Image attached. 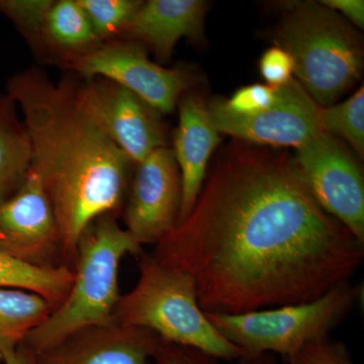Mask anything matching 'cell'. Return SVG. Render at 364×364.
<instances>
[{
	"mask_svg": "<svg viewBox=\"0 0 364 364\" xmlns=\"http://www.w3.org/2000/svg\"><path fill=\"white\" fill-rule=\"evenodd\" d=\"M177 107L179 122L171 149L181 177V203L177 221L179 225L195 207L207 176L208 161L221 142V136L200 95L186 93L179 100Z\"/></svg>",
	"mask_w": 364,
	"mask_h": 364,
	"instance_id": "obj_14",
	"label": "cell"
},
{
	"mask_svg": "<svg viewBox=\"0 0 364 364\" xmlns=\"http://www.w3.org/2000/svg\"><path fill=\"white\" fill-rule=\"evenodd\" d=\"M102 43L119 40L138 9L141 0H78Z\"/></svg>",
	"mask_w": 364,
	"mask_h": 364,
	"instance_id": "obj_21",
	"label": "cell"
},
{
	"mask_svg": "<svg viewBox=\"0 0 364 364\" xmlns=\"http://www.w3.org/2000/svg\"><path fill=\"white\" fill-rule=\"evenodd\" d=\"M73 77L83 111L134 167L155 150L167 147L163 114L152 105L109 79Z\"/></svg>",
	"mask_w": 364,
	"mask_h": 364,
	"instance_id": "obj_9",
	"label": "cell"
},
{
	"mask_svg": "<svg viewBox=\"0 0 364 364\" xmlns=\"http://www.w3.org/2000/svg\"><path fill=\"white\" fill-rule=\"evenodd\" d=\"M0 252L33 267H63L56 215L32 167L21 188L0 205Z\"/></svg>",
	"mask_w": 364,
	"mask_h": 364,
	"instance_id": "obj_11",
	"label": "cell"
},
{
	"mask_svg": "<svg viewBox=\"0 0 364 364\" xmlns=\"http://www.w3.org/2000/svg\"><path fill=\"white\" fill-rule=\"evenodd\" d=\"M65 71L86 80L109 79L135 93L163 116L176 111L181 98L198 82V74L191 67L165 68L151 61L144 46L121 39L104 43Z\"/></svg>",
	"mask_w": 364,
	"mask_h": 364,
	"instance_id": "obj_7",
	"label": "cell"
},
{
	"mask_svg": "<svg viewBox=\"0 0 364 364\" xmlns=\"http://www.w3.org/2000/svg\"><path fill=\"white\" fill-rule=\"evenodd\" d=\"M33 157L30 138L18 107L6 93L0 95V205L21 188Z\"/></svg>",
	"mask_w": 364,
	"mask_h": 364,
	"instance_id": "obj_17",
	"label": "cell"
},
{
	"mask_svg": "<svg viewBox=\"0 0 364 364\" xmlns=\"http://www.w3.org/2000/svg\"><path fill=\"white\" fill-rule=\"evenodd\" d=\"M140 277L121 296L114 322L154 332L170 343L191 347L219 360L237 361L245 354L215 329L198 304L195 282L179 268L141 253Z\"/></svg>",
	"mask_w": 364,
	"mask_h": 364,
	"instance_id": "obj_4",
	"label": "cell"
},
{
	"mask_svg": "<svg viewBox=\"0 0 364 364\" xmlns=\"http://www.w3.org/2000/svg\"><path fill=\"white\" fill-rule=\"evenodd\" d=\"M321 4L334 11L344 14L351 23L363 28L364 2L363 0H324Z\"/></svg>",
	"mask_w": 364,
	"mask_h": 364,
	"instance_id": "obj_27",
	"label": "cell"
},
{
	"mask_svg": "<svg viewBox=\"0 0 364 364\" xmlns=\"http://www.w3.org/2000/svg\"><path fill=\"white\" fill-rule=\"evenodd\" d=\"M321 129L347 141L359 157L364 156V88L338 105L318 109Z\"/></svg>",
	"mask_w": 364,
	"mask_h": 364,
	"instance_id": "obj_20",
	"label": "cell"
},
{
	"mask_svg": "<svg viewBox=\"0 0 364 364\" xmlns=\"http://www.w3.org/2000/svg\"><path fill=\"white\" fill-rule=\"evenodd\" d=\"M320 107L294 77L279 90L275 104L251 117H237L223 109L219 100L208 105L210 119L220 134L235 140L296 149L322 131Z\"/></svg>",
	"mask_w": 364,
	"mask_h": 364,
	"instance_id": "obj_12",
	"label": "cell"
},
{
	"mask_svg": "<svg viewBox=\"0 0 364 364\" xmlns=\"http://www.w3.org/2000/svg\"><path fill=\"white\" fill-rule=\"evenodd\" d=\"M294 60L282 48L272 47L263 53L259 61V72L267 85L280 87L293 78Z\"/></svg>",
	"mask_w": 364,
	"mask_h": 364,
	"instance_id": "obj_25",
	"label": "cell"
},
{
	"mask_svg": "<svg viewBox=\"0 0 364 364\" xmlns=\"http://www.w3.org/2000/svg\"><path fill=\"white\" fill-rule=\"evenodd\" d=\"M151 252L191 275L203 312L308 303L350 282L364 243L316 203L284 154L235 140L195 207Z\"/></svg>",
	"mask_w": 364,
	"mask_h": 364,
	"instance_id": "obj_1",
	"label": "cell"
},
{
	"mask_svg": "<svg viewBox=\"0 0 364 364\" xmlns=\"http://www.w3.org/2000/svg\"><path fill=\"white\" fill-rule=\"evenodd\" d=\"M284 360L287 364H355L346 345L330 336L306 344Z\"/></svg>",
	"mask_w": 364,
	"mask_h": 364,
	"instance_id": "obj_24",
	"label": "cell"
},
{
	"mask_svg": "<svg viewBox=\"0 0 364 364\" xmlns=\"http://www.w3.org/2000/svg\"><path fill=\"white\" fill-rule=\"evenodd\" d=\"M363 294V284L350 282L308 303L235 315H205L215 329L245 356L279 353L287 358L306 344L330 336Z\"/></svg>",
	"mask_w": 364,
	"mask_h": 364,
	"instance_id": "obj_6",
	"label": "cell"
},
{
	"mask_svg": "<svg viewBox=\"0 0 364 364\" xmlns=\"http://www.w3.org/2000/svg\"><path fill=\"white\" fill-rule=\"evenodd\" d=\"M102 44L78 0H54L35 57L42 64L65 70Z\"/></svg>",
	"mask_w": 364,
	"mask_h": 364,
	"instance_id": "obj_16",
	"label": "cell"
},
{
	"mask_svg": "<svg viewBox=\"0 0 364 364\" xmlns=\"http://www.w3.org/2000/svg\"><path fill=\"white\" fill-rule=\"evenodd\" d=\"M208 6L203 0L143 1L119 39L139 43L160 63H168L182 38L195 43L203 39Z\"/></svg>",
	"mask_w": 364,
	"mask_h": 364,
	"instance_id": "obj_15",
	"label": "cell"
},
{
	"mask_svg": "<svg viewBox=\"0 0 364 364\" xmlns=\"http://www.w3.org/2000/svg\"><path fill=\"white\" fill-rule=\"evenodd\" d=\"M279 87L252 85L242 87L230 100H219L223 109L237 117H251L267 111L279 97Z\"/></svg>",
	"mask_w": 364,
	"mask_h": 364,
	"instance_id": "obj_23",
	"label": "cell"
},
{
	"mask_svg": "<svg viewBox=\"0 0 364 364\" xmlns=\"http://www.w3.org/2000/svg\"><path fill=\"white\" fill-rule=\"evenodd\" d=\"M74 272L70 268H37L0 252V287L23 289L39 294L51 305L53 311L65 301Z\"/></svg>",
	"mask_w": 364,
	"mask_h": 364,
	"instance_id": "obj_19",
	"label": "cell"
},
{
	"mask_svg": "<svg viewBox=\"0 0 364 364\" xmlns=\"http://www.w3.org/2000/svg\"><path fill=\"white\" fill-rule=\"evenodd\" d=\"M275 41L291 55L294 79L318 107L334 105L360 78V36L321 2L289 4Z\"/></svg>",
	"mask_w": 364,
	"mask_h": 364,
	"instance_id": "obj_5",
	"label": "cell"
},
{
	"mask_svg": "<svg viewBox=\"0 0 364 364\" xmlns=\"http://www.w3.org/2000/svg\"><path fill=\"white\" fill-rule=\"evenodd\" d=\"M181 177L171 148H159L134 167L122 215L141 246L157 245L176 227Z\"/></svg>",
	"mask_w": 364,
	"mask_h": 364,
	"instance_id": "obj_10",
	"label": "cell"
},
{
	"mask_svg": "<svg viewBox=\"0 0 364 364\" xmlns=\"http://www.w3.org/2000/svg\"><path fill=\"white\" fill-rule=\"evenodd\" d=\"M2 361L6 364H38L37 354L23 343L7 352Z\"/></svg>",
	"mask_w": 364,
	"mask_h": 364,
	"instance_id": "obj_28",
	"label": "cell"
},
{
	"mask_svg": "<svg viewBox=\"0 0 364 364\" xmlns=\"http://www.w3.org/2000/svg\"><path fill=\"white\" fill-rule=\"evenodd\" d=\"M54 0H0V14L13 23L33 55Z\"/></svg>",
	"mask_w": 364,
	"mask_h": 364,
	"instance_id": "obj_22",
	"label": "cell"
},
{
	"mask_svg": "<svg viewBox=\"0 0 364 364\" xmlns=\"http://www.w3.org/2000/svg\"><path fill=\"white\" fill-rule=\"evenodd\" d=\"M294 172L316 203L364 243V179L336 136L320 131L296 149Z\"/></svg>",
	"mask_w": 364,
	"mask_h": 364,
	"instance_id": "obj_8",
	"label": "cell"
},
{
	"mask_svg": "<svg viewBox=\"0 0 364 364\" xmlns=\"http://www.w3.org/2000/svg\"><path fill=\"white\" fill-rule=\"evenodd\" d=\"M159 343L149 330L114 322L90 326L38 354V364H153Z\"/></svg>",
	"mask_w": 364,
	"mask_h": 364,
	"instance_id": "obj_13",
	"label": "cell"
},
{
	"mask_svg": "<svg viewBox=\"0 0 364 364\" xmlns=\"http://www.w3.org/2000/svg\"><path fill=\"white\" fill-rule=\"evenodd\" d=\"M117 219L114 215H100L81 235L68 296L23 342L37 355L83 328L114 322L121 299L119 263L127 254L143 252L142 246Z\"/></svg>",
	"mask_w": 364,
	"mask_h": 364,
	"instance_id": "obj_3",
	"label": "cell"
},
{
	"mask_svg": "<svg viewBox=\"0 0 364 364\" xmlns=\"http://www.w3.org/2000/svg\"><path fill=\"white\" fill-rule=\"evenodd\" d=\"M6 90L20 109L32 168L56 215L62 265L73 270L86 227L100 215H122L134 165L83 111L72 74L55 81L28 67L7 78Z\"/></svg>",
	"mask_w": 364,
	"mask_h": 364,
	"instance_id": "obj_2",
	"label": "cell"
},
{
	"mask_svg": "<svg viewBox=\"0 0 364 364\" xmlns=\"http://www.w3.org/2000/svg\"><path fill=\"white\" fill-rule=\"evenodd\" d=\"M52 312L51 305L39 294L0 287V361L23 344Z\"/></svg>",
	"mask_w": 364,
	"mask_h": 364,
	"instance_id": "obj_18",
	"label": "cell"
},
{
	"mask_svg": "<svg viewBox=\"0 0 364 364\" xmlns=\"http://www.w3.org/2000/svg\"><path fill=\"white\" fill-rule=\"evenodd\" d=\"M153 364H224L191 347L170 343L160 339Z\"/></svg>",
	"mask_w": 364,
	"mask_h": 364,
	"instance_id": "obj_26",
	"label": "cell"
},
{
	"mask_svg": "<svg viewBox=\"0 0 364 364\" xmlns=\"http://www.w3.org/2000/svg\"><path fill=\"white\" fill-rule=\"evenodd\" d=\"M231 364H279L272 353H263L255 356H244Z\"/></svg>",
	"mask_w": 364,
	"mask_h": 364,
	"instance_id": "obj_29",
	"label": "cell"
}]
</instances>
